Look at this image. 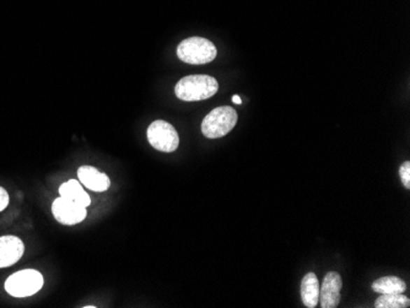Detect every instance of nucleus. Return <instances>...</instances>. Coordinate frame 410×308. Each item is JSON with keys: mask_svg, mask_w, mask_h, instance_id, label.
Here are the masks:
<instances>
[{"mask_svg": "<svg viewBox=\"0 0 410 308\" xmlns=\"http://www.w3.org/2000/svg\"><path fill=\"white\" fill-rule=\"evenodd\" d=\"M400 179L405 188H410V162L405 161L400 168Z\"/></svg>", "mask_w": 410, "mask_h": 308, "instance_id": "obj_14", "label": "nucleus"}, {"mask_svg": "<svg viewBox=\"0 0 410 308\" xmlns=\"http://www.w3.org/2000/svg\"><path fill=\"white\" fill-rule=\"evenodd\" d=\"M219 82L209 75H188L182 78L175 87L176 96L182 101H203L214 96Z\"/></svg>", "mask_w": 410, "mask_h": 308, "instance_id": "obj_1", "label": "nucleus"}, {"mask_svg": "<svg viewBox=\"0 0 410 308\" xmlns=\"http://www.w3.org/2000/svg\"><path fill=\"white\" fill-rule=\"evenodd\" d=\"M405 288L404 281L397 277H383L372 284V290L379 293H403Z\"/></svg>", "mask_w": 410, "mask_h": 308, "instance_id": "obj_12", "label": "nucleus"}, {"mask_svg": "<svg viewBox=\"0 0 410 308\" xmlns=\"http://www.w3.org/2000/svg\"><path fill=\"white\" fill-rule=\"evenodd\" d=\"M237 118V112L232 107H218L202 122V133L208 139L225 137L235 128Z\"/></svg>", "mask_w": 410, "mask_h": 308, "instance_id": "obj_3", "label": "nucleus"}, {"mask_svg": "<svg viewBox=\"0 0 410 308\" xmlns=\"http://www.w3.org/2000/svg\"><path fill=\"white\" fill-rule=\"evenodd\" d=\"M301 298L306 307L315 308L320 301V283L315 273H307L301 281Z\"/></svg>", "mask_w": 410, "mask_h": 308, "instance_id": "obj_10", "label": "nucleus"}, {"mask_svg": "<svg viewBox=\"0 0 410 308\" xmlns=\"http://www.w3.org/2000/svg\"><path fill=\"white\" fill-rule=\"evenodd\" d=\"M9 204V194L4 188L0 187V212H3Z\"/></svg>", "mask_w": 410, "mask_h": 308, "instance_id": "obj_15", "label": "nucleus"}, {"mask_svg": "<svg viewBox=\"0 0 410 308\" xmlns=\"http://www.w3.org/2000/svg\"><path fill=\"white\" fill-rule=\"evenodd\" d=\"M43 286V277L35 269H25L6 279V293L14 298H29Z\"/></svg>", "mask_w": 410, "mask_h": 308, "instance_id": "obj_4", "label": "nucleus"}, {"mask_svg": "<svg viewBox=\"0 0 410 308\" xmlns=\"http://www.w3.org/2000/svg\"><path fill=\"white\" fill-rule=\"evenodd\" d=\"M52 212L58 223L68 226L84 221L87 214L85 207L63 197L57 198L53 202Z\"/></svg>", "mask_w": 410, "mask_h": 308, "instance_id": "obj_6", "label": "nucleus"}, {"mask_svg": "<svg viewBox=\"0 0 410 308\" xmlns=\"http://www.w3.org/2000/svg\"><path fill=\"white\" fill-rule=\"evenodd\" d=\"M146 137L151 147L159 152H174L180 145V137L175 126L161 119L151 123L146 131Z\"/></svg>", "mask_w": 410, "mask_h": 308, "instance_id": "obj_5", "label": "nucleus"}, {"mask_svg": "<svg viewBox=\"0 0 410 308\" xmlns=\"http://www.w3.org/2000/svg\"><path fill=\"white\" fill-rule=\"evenodd\" d=\"M410 306L409 298L403 293H382L376 300L375 308H407Z\"/></svg>", "mask_w": 410, "mask_h": 308, "instance_id": "obj_13", "label": "nucleus"}, {"mask_svg": "<svg viewBox=\"0 0 410 308\" xmlns=\"http://www.w3.org/2000/svg\"><path fill=\"white\" fill-rule=\"evenodd\" d=\"M25 252V246L16 236L0 237V268L10 267L19 262Z\"/></svg>", "mask_w": 410, "mask_h": 308, "instance_id": "obj_8", "label": "nucleus"}, {"mask_svg": "<svg viewBox=\"0 0 410 308\" xmlns=\"http://www.w3.org/2000/svg\"><path fill=\"white\" fill-rule=\"evenodd\" d=\"M59 196L76 204H80L83 207H87L91 204L89 194L84 191V188L81 187L80 183L76 179H71L63 183L59 187Z\"/></svg>", "mask_w": 410, "mask_h": 308, "instance_id": "obj_11", "label": "nucleus"}, {"mask_svg": "<svg viewBox=\"0 0 410 308\" xmlns=\"http://www.w3.org/2000/svg\"><path fill=\"white\" fill-rule=\"evenodd\" d=\"M343 288V280L337 272H330L323 279L320 286V307L335 308L340 302V291Z\"/></svg>", "mask_w": 410, "mask_h": 308, "instance_id": "obj_7", "label": "nucleus"}, {"mask_svg": "<svg viewBox=\"0 0 410 308\" xmlns=\"http://www.w3.org/2000/svg\"><path fill=\"white\" fill-rule=\"evenodd\" d=\"M78 177L86 188L94 192H106L111 186L108 176L99 171L95 167L81 166L78 170Z\"/></svg>", "mask_w": 410, "mask_h": 308, "instance_id": "obj_9", "label": "nucleus"}, {"mask_svg": "<svg viewBox=\"0 0 410 308\" xmlns=\"http://www.w3.org/2000/svg\"><path fill=\"white\" fill-rule=\"evenodd\" d=\"M177 56L187 64L202 66L215 59L218 51L211 41L203 37H190L177 47Z\"/></svg>", "mask_w": 410, "mask_h": 308, "instance_id": "obj_2", "label": "nucleus"}, {"mask_svg": "<svg viewBox=\"0 0 410 308\" xmlns=\"http://www.w3.org/2000/svg\"><path fill=\"white\" fill-rule=\"evenodd\" d=\"M232 101L235 102V103H237V105H241V103H242L240 96H236V95L235 96L232 97Z\"/></svg>", "mask_w": 410, "mask_h": 308, "instance_id": "obj_16", "label": "nucleus"}]
</instances>
